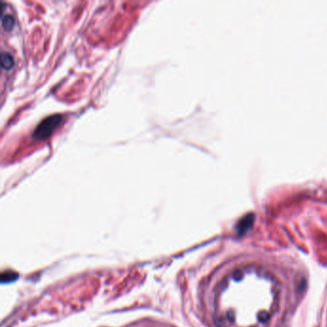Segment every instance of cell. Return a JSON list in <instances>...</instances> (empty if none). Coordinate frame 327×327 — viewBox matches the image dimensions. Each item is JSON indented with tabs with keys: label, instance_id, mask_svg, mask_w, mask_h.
<instances>
[{
	"label": "cell",
	"instance_id": "3",
	"mask_svg": "<svg viewBox=\"0 0 327 327\" xmlns=\"http://www.w3.org/2000/svg\"><path fill=\"white\" fill-rule=\"evenodd\" d=\"M1 66L4 70H9L14 67V59L8 53H3L1 55Z\"/></svg>",
	"mask_w": 327,
	"mask_h": 327
},
{
	"label": "cell",
	"instance_id": "5",
	"mask_svg": "<svg viewBox=\"0 0 327 327\" xmlns=\"http://www.w3.org/2000/svg\"><path fill=\"white\" fill-rule=\"evenodd\" d=\"M18 275L14 272H5L2 274L1 276V279H2V282L3 283H7V282H11V281H14L18 278Z\"/></svg>",
	"mask_w": 327,
	"mask_h": 327
},
{
	"label": "cell",
	"instance_id": "6",
	"mask_svg": "<svg viewBox=\"0 0 327 327\" xmlns=\"http://www.w3.org/2000/svg\"><path fill=\"white\" fill-rule=\"evenodd\" d=\"M269 318H270V315L267 312H260L258 314V319L260 322H266Z\"/></svg>",
	"mask_w": 327,
	"mask_h": 327
},
{
	"label": "cell",
	"instance_id": "2",
	"mask_svg": "<svg viewBox=\"0 0 327 327\" xmlns=\"http://www.w3.org/2000/svg\"><path fill=\"white\" fill-rule=\"evenodd\" d=\"M254 223V214L253 213H248L245 215L240 221L238 222L236 225V230L239 235H244L246 232H248L249 228L252 227Z\"/></svg>",
	"mask_w": 327,
	"mask_h": 327
},
{
	"label": "cell",
	"instance_id": "4",
	"mask_svg": "<svg viewBox=\"0 0 327 327\" xmlns=\"http://www.w3.org/2000/svg\"><path fill=\"white\" fill-rule=\"evenodd\" d=\"M2 25L4 27V29L7 31H10L15 25V20L12 16H5L2 19Z\"/></svg>",
	"mask_w": 327,
	"mask_h": 327
},
{
	"label": "cell",
	"instance_id": "1",
	"mask_svg": "<svg viewBox=\"0 0 327 327\" xmlns=\"http://www.w3.org/2000/svg\"><path fill=\"white\" fill-rule=\"evenodd\" d=\"M60 121H61L60 115H52L44 119L35 129L33 134V138L38 140L48 139L53 134V132L59 126Z\"/></svg>",
	"mask_w": 327,
	"mask_h": 327
}]
</instances>
